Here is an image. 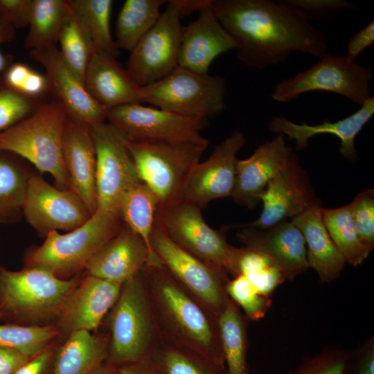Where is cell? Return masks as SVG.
<instances>
[{"instance_id": "obj_1", "label": "cell", "mask_w": 374, "mask_h": 374, "mask_svg": "<svg viewBox=\"0 0 374 374\" xmlns=\"http://www.w3.org/2000/svg\"><path fill=\"white\" fill-rule=\"evenodd\" d=\"M211 6L249 67L278 64L295 51L317 58L328 51L324 33L285 1L211 0Z\"/></svg>"}, {"instance_id": "obj_2", "label": "cell", "mask_w": 374, "mask_h": 374, "mask_svg": "<svg viewBox=\"0 0 374 374\" xmlns=\"http://www.w3.org/2000/svg\"><path fill=\"white\" fill-rule=\"evenodd\" d=\"M156 323L165 344L225 366L218 318L162 265L142 269Z\"/></svg>"}, {"instance_id": "obj_3", "label": "cell", "mask_w": 374, "mask_h": 374, "mask_svg": "<svg viewBox=\"0 0 374 374\" xmlns=\"http://www.w3.org/2000/svg\"><path fill=\"white\" fill-rule=\"evenodd\" d=\"M81 278L56 276L38 267L10 271L0 266V321L21 326L51 325Z\"/></svg>"}, {"instance_id": "obj_4", "label": "cell", "mask_w": 374, "mask_h": 374, "mask_svg": "<svg viewBox=\"0 0 374 374\" xmlns=\"http://www.w3.org/2000/svg\"><path fill=\"white\" fill-rule=\"evenodd\" d=\"M67 117L58 100L41 103L31 115L0 133V151L19 156L49 174L57 188L70 190L62 154Z\"/></svg>"}, {"instance_id": "obj_5", "label": "cell", "mask_w": 374, "mask_h": 374, "mask_svg": "<svg viewBox=\"0 0 374 374\" xmlns=\"http://www.w3.org/2000/svg\"><path fill=\"white\" fill-rule=\"evenodd\" d=\"M109 315L107 363L118 368L150 358L158 334L142 270L123 284Z\"/></svg>"}, {"instance_id": "obj_6", "label": "cell", "mask_w": 374, "mask_h": 374, "mask_svg": "<svg viewBox=\"0 0 374 374\" xmlns=\"http://www.w3.org/2000/svg\"><path fill=\"white\" fill-rule=\"evenodd\" d=\"M124 225L118 215L100 208L76 229L49 232L43 244L28 251L24 267L44 268L62 279L84 269L90 258Z\"/></svg>"}, {"instance_id": "obj_7", "label": "cell", "mask_w": 374, "mask_h": 374, "mask_svg": "<svg viewBox=\"0 0 374 374\" xmlns=\"http://www.w3.org/2000/svg\"><path fill=\"white\" fill-rule=\"evenodd\" d=\"M125 140L140 181L156 196L159 206L184 200L189 173L208 143Z\"/></svg>"}, {"instance_id": "obj_8", "label": "cell", "mask_w": 374, "mask_h": 374, "mask_svg": "<svg viewBox=\"0 0 374 374\" xmlns=\"http://www.w3.org/2000/svg\"><path fill=\"white\" fill-rule=\"evenodd\" d=\"M154 226L199 259L237 276L238 249L227 242L225 230L213 229L205 222L200 207L186 200L158 206Z\"/></svg>"}, {"instance_id": "obj_9", "label": "cell", "mask_w": 374, "mask_h": 374, "mask_svg": "<svg viewBox=\"0 0 374 374\" xmlns=\"http://www.w3.org/2000/svg\"><path fill=\"white\" fill-rule=\"evenodd\" d=\"M225 91L222 76L177 66L160 80L141 87L140 101L182 116L207 120L225 109Z\"/></svg>"}, {"instance_id": "obj_10", "label": "cell", "mask_w": 374, "mask_h": 374, "mask_svg": "<svg viewBox=\"0 0 374 374\" xmlns=\"http://www.w3.org/2000/svg\"><path fill=\"white\" fill-rule=\"evenodd\" d=\"M318 59L308 69L277 83L271 98L285 103L303 93L320 91L339 94L360 107L372 97L371 69L328 52Z\"/></svg>"}, {"instance_id": "obj_11", "label": "cell", "mask_w": 374, "mask_h": 374, "mask_svg": "<svg viewBox=\"0 0 374 374\" xmlns=\"http://www.w3.org/2000/svg\"><path fill=\"white\" fill-rule=\"evenodd\" d=\"M153 252L167 271L217 318L230 298L227 273L190 253L154 226L150 240Z\"/></svg>"}, {"instance_id": "obj_12", "label": "cell", "mask_w": 374, "mask_h": 374, "mask_svg": "<svg viewBox=\"0 0 374 374\" xmlns=\"http://www.w3.org/2000/svg\"><path fill=\"white\" fill-rule=\"evenodd\" d=\"M106 120L130 141L208 143L201 134L207 120L138 103L107 109Z\"/></svg>"}, {"instance_id": "obj_13", "label": "cell", "mask_w": 374, "mask_h": 374, "mask_svg": "<svg viewBox=\"0 0 374 374\" xmlns=\"http://www.w3.org/2000/svg\"><path fill=\"white\" fill-rule=\"evenodd\" d=\"M90 130L96 156L97 208L118 215L123 196L141 181L120 132L106 121Z\"/></svg>"}, {"instance_id": "obj_14", "label": "cell", "mask_w": 374, "mask_h": 374, "mask_svg": "<svg viewBox=\"0 0 374 374\" xmlns=\"http://www.w3.org/2000/svg\"><path fill=\"white\" fill-rule=\"evenodd\" d=\"M181 17L173 0L167 1L158 21L130 51L126 70L138 86L157 82L178 66Z\"/></svg>"}, {"instance_id": "obj_15", "label": "cell", "mask_w": 374, "mask_h": 374, "mask_svg": "<svg viewBox=\"0 0 374 374\" xmlns=\"http://www.w3.org/2000/svg\"><path fill=\"white\" fill-rule=\"evenodd\" d=\"M91 213L71 190L53 186L41 175L33 172L28 184L23 216L42 236L53 231L69 232L86 222Z\"/></svg>"}, {"instance_id": "obj_16", "label": "cell", "mask_w": 374, "mask_h": 374, "mask_svg": "<svg viewBox=\"0 0 374 374\" xmlns=\"http://www.w3.org/2000/svg\"><path fill=\"white\" fill-rule=\"evenodd\" d=\"M260 202L262 211L258 219L247 224L224 226V229L267 228L320 206L308 176L296 154L269 182Z\"/></svg>"}, {"instance_id": "obj_17", "label": "cell", "mask_w": 374, "mask_h": 374, "mask_svg": "<svg viewBox=\"0 0 374 374\" xmlns=\"http://www.w3.org/2000/svg\"><path fill=\"white\" fill-rule=\"evenodd\" d=\"M244 143V134L233 131L206 160L197 163L188 177L184 200L202 209L214 199L231 197L235 183L236 156Z\"/></svg>"}, {"instance_id": "obj_18", "label": "cell", "mask_w": 374, "mask_h": 374, "mask_svg": "<svg viewBox=\"0 0 374 374\" xmlns=\"http://www.w3.org/2000/svg\"><path fill=\"white\" fill-rule=\"evenodd\" d=\"M29 55L44 67L52 93L62 103L69 117L89 126L105 121L107 109L90 95L66 65L57 46L32 50Z\"/></svg>"}, {"instance_id": "obj_19", "label": "cell", "mask_w": 374, "mask_h": 374, "mask_svg": "<svg viewBox=\"0 0 374 374\" xmlns=\"http://www.w3.org/2000/svg\"><path fill=\"white\" fill-rule=\"evenodd\" d=\"M281 134L260 145L247 159L237 161L235 183L231 197L235 203L254 208L269 182L294 155Z\"/></svg>"}, {"instance_id": "obj_20", "label": "cell", "mask_w": 374, "mask_h": 374, "mask_svg": "<svg viewBox=\"0 0 374 374\" xmlns=\"http://www.w3.org/2000/svg\"><path fill=\"white\" fill-rule=\"evenodd\" d=\"M238 229L237 238L244 247L268 257L283 271L287 280H292L309 268L304 237L291 221L264 229Z\"/></svg>"}, {"instance_id": "obj_21", "label": "cell", "mask_w": 374, "mask_h": 374, "mask_svg": "<svg viewBox=\"0 0 374 374\" xmlns=\"http://www.w3.org/2000/svg\"><path fill=\"white\" fill-rule=\"evenodd\" d=\"M122 284L87 274L65 301L55 325L68 335L76 330L96 329L116 302Z\"/></svg>"}, {"instance_id": "obj_22", "label": "cell", "mask_w": 374, "mask_h": 374, "mask_svg": "<svg viewBox=\"0 0 374 374\" xmlns=\"http://www.w3.org/2000/svg\"><path fill=\"white\" fill-rule=\"evenodd\" d=\"M237 44L219 21L210 3L199 11L197 18L181 33L177 64L191 71L206 74L220 55L235 49Z\"/></svg>"}, {"instance_id": "obj_23", "label": "cell", "mask_w": 374, "mask_h": 374, "mask_svg": "<svg viewBox=\"0 0 374 374\" xmlns=\"http://www.w3.org/2000/svg\"><path fill=\"white\" fill-rule=\"evenodd\" d=\"M62 154L70 190L93 214L98 208L96 156L89 125L67 117L63 134Z\"/></svg>"}, {"instance_id": "obj_24", "label": "cell", "mask_w": 374, "mask_h": 374, "mask_svg": "<svg viewBox=\"0 0 374 374\" xmlns=\"http://www.w3.org/2000/svg\"><path fill=\"white\" fill-rule=\"evenodd\" d=\"M149 253L142 239L123 225L88 261L87 274L123 284L147 265Z\"/></svg>"}, {"instance_id": "obj_25", "label": "cell", "mask_w": 374, "mask_h": 374, "mask_svg": "<svg viewBox=\"0 0 374 374\" xmlns=\"http://www.w3.org/2000/svg\"><path fill=\"white\" fill-rule=\"evenodd\" d=\"M373 114L374 98L371 97L355 112L335 122L326 118L320 124L310 125L305 123H296L284 116H274L269 121V128L273 132L295 140L297 150L307 148L309 140L314 136L332 134L340 140L339 150L343 157L353 160L357 157L355 139Z\"/></svg>"}, {"instance_id": "obj_26", "label": "cell", "mask_w": 374, "mask_h": 374, "mask_svg": "<svg viewBox=\"0 0 374 374\" xmlns=\"http://www.w3.org/2000/svg\"><path fill=\"white\" fill-rule=\"evenodd\" d=\"M84 84L90 95L106 109L141 103V87L113 57L93 52Z\"/></svg>"}, {"instance_id": "obj_27", "label": "cell", "mask_w": 374, "mask_h": 374, "mask_svg": "<svg viewBox=\"0 0 374 374\" xmlns=\"http://www.w3.org/2000/svg\"><path fill=\"white\" fill-rule=\"evenodd\" d=\"M321 210L320 206L310 208L291 222L304 237L308 267L317 271L321 283H328L340 276L346 262L327 231Z\"/></svg>"}, {"instance_id": "obj_28", "label": "cell", "mask_w": 374, "mask_h": 374, "mask_svg": "<svg viewBox=\"0 0 374 374\" xmlns=\"http://www.w3.org/2000/svg\"><path fill=\"white\" fill-rule=\"evenodd\" d=\"M108 345L90 331L76 330L55 350L53 374H89L107 359Z\"/></svg>"}, {"instance_id": "obj_29", "label": "cell", "mask_w": 374, "mask_h": 374, "mask_svg": "<svg viewBox=\"0 0 374 374\" xmlns=\"http://www.w3.org/2000/svg\"><path fill=\"white\" fill-rule=\"evenodd\" d=\"M33 172L28 163L22 158L0 151V224H11L21 220Z\"/></svg>"}, {"instance_id": "obj_30", "label": "cell", "mask_w": 374, "mask_h": 374, "mask_svg": "<svg viewBox=\"0 0 374 374\" xmlns=\"http://www.w3.org/2000/svg\"><path fill=\"white\" fill-rule=\"evenodd\" d=\"M158 206L156 196L141 182L123 196L118 209V214L123 224L139 235L147 246L149 253L147 265H149L161 264L150 244Z\"/></svg>"}, {"instance_id": "obj_31", "label": "cell", "mask_w": 374, "mask_h": 374, "mask_svg": "<svg viewBox=\"0 0 374 374\" xmlns=\"http://www.w3.org/2000/svg\"><path fill=\"white\" fill-rule=\"evenodd\" d=\"M248 319L230 299L218 318L227 374H249L247 362Z\"/></svg>"}, {"instance_id": "obj_32", "label": "cell", "mask_w": 374, "mask_h": 374, "mask_svg": "<svg viewBox=\"0 0 374 374\" xmlns=\"http://www.w3.org/2000/svg\"><path fill=\"white\" fill-rule=\"evenodd\" d=\"M89 36L94 53L116 58L119 53L110 30L112 0H67Z\"/></svg>"}, {"instance_id": "obj_33", "label": "cell", "mask_w": 374, "mask_h": 374, "mask_svg": "<svg viewBox=\"0 0 374 374\" xmlns=\"http://www.w3.org/2000/svg\"><path fill=\"white\" fill-rule=\"evenodd\" d=\"M164 0H126L118 12L115 43L131 51L158 21Z\"/></svg>"}, {"instance_id": "obj_34", "label": "cell", "mask_w": 374, "mask_h": 374, "mask_svg": "<svg viewBox=\"0 0 374 374\" xmlns=\"http://www.w3.org/2000/svg\"><path fill=\"white\" fill-rule=\"evenodd\" d=\"M66 0H33L24 46L29 51L57 46Z\"/></svg>"}, {"instance_id": "obj_35", "label": "cell", "mask_w": 374, "mask_h": 374, "mask_svg": "<svg viewBox=\"0 0 374 374\" xmlns=\"http://www.w3.org/2000/svg\"><path fill=\"white\" fill-rule=\"evenodd\" d=\"M323 222L346 263L357 267L371 251L360 240L354 226L350 204L337 208H322Z\"/></svg>"}, {"instance_id": "obj_36", "label": "cell", "mask_w": 374, "mask_h": 374, "mask_svg": "<svg viewBox=\"0 0 374 374\" xmlns=\"http://www.w3.org/2000/svg\"><path fill=\"white\" fill-rule=\"evenodd\" d=\"M57 43L60 44V53L66 65L84 84L93 50L89 36L67 0Z\"/></svg>"}, {"instance_id": "obj_37", "label": "cell", "mask_w": 374, "mask_h": 374, "mask_svg": "<svg viewBox=\"0 0 374 374\" xmlns=\"http://www.w3.org/2000/svg\"><path fill=\"white\" fill-rule=\"evenodd\" d=\"M61 335L56 326L0 324V346L16 349L33 357L53 346Z\"/></svg>"}, {"instance_id": "obj_38", "label": "cell", "mask_w": 374, "mask_h": 374, "mask_svg": "<svg viewBox=\"0 0 374 374\" xmlns=\"http://www.w3.org/2000/svg\"><path fill=\"white\" fill-rule=\"evenodd\" d=\"M150 358L160 374H227L224 366L165 344H157Z\"/></svg>"}, {"instance_id": "obj_39", "label": "cell", "mask_w": 374, "mask_h": 374, "mask_svg": "<svg viewBox=\"0 0 374 374\" xmlns=\"http://www.w3.org/2000/svg\"><path fill=\"white\" fill-rule=\"evenodd\" d=\"M353 350L329 346L303 359L287 374H345Z\"/></svg>"}, {"instance_id": "obj_40", "label": "cell", "mask_w": 374, "mask_h": 374, "mask_svg": "<svg viewBox=\"0 0 374 374\" xmlns=\"http://www.w3.org/2000/svg\"><path fill=\"white\" fill-rule=\"evenodd\" d=\"M226 291L229 297L242 308L248 321L262 319L272 305L271 298L260 295L242 275L229 280Z\"/></svg>"}, {"instance_id": "obj_41", "label": "cell", "mask_w": 374, "mask_h": 374, "mask_svg": "<svg viewBox=\"0 0 374 374\" xmlns=\"http://www.w3.org/2000/svg\"><path fill=\"white\" fill-rule=\"evenodd\" d=\"M39 100L33 99L0 84V133L31 115Z\"/></svg>"}, {"instance_id": "obj_42", "label": "cell", "mask_w": 374, "mask_h": 374, "mask_svg": "<svg viewBox=\"0 0 374 374\" xmlns=\"http://www.w3.org/2000/svg\"><path fill=\"white\" fill-rule=\"evenodd\" d=\"M355 230L363 244L371 251L374 247V190L359 193L349 204Z\"/></svg>"}, {"instance_id": "obj_43", "label": "cell", "mask_w": 374, "mask_h": 374, "mask_svg": "<svg viewBox=\"0 0 374 374\" xmlns=\"http://www.w3.org/2000/svg\"><path fill=\"white\" fill-rule=\"evenodd\" d=\"M290 5L301 11L310 20V18L322 19L333 17L341 10L351 9L355 6L341 0H288Z\"/></svg>"}, {"instance_id": "obj_44", "label": "cell", "mask_w": 374, "mask_h": 374, "mask_svg": "<svg viewBox=\"0 0 374 374\" xmlns=\"http://www.w3.org/2000/svg\"><path fill=\"white\" fill-rule=\"evenodd\" d=\"M245 278L260 295L268 298H271L277 287L287 280L283 271L274 263Z\"/></svg>"}, {"instance_id": "obj_45", "label": "cell", "mask_w": 374, "mask_h": 374, "mask_svg": "<svg viewBox=\"0 0 374 374\" xmlns=\"http://www.w3.org/2000/svg\"><path fill=\"white\" fill-rule=\"evenodd\" d=\"M33 0H0V15L15 28L28 27Z\"/></svg>"}, {"instance_id": "obj_46", "label": "cell", "mask_w": 374, "mask_h": 374, "mask_svg": "<svg viewBox=\"0 0 374 374\" xmlns=\"http://www.w3.org/2000/svg\"><path fill=\"white\" fill-rule=\"evenodd\" d=\"M345 374H374V337L353 350Z\"/></svg>"}, {"instance_id": "obj_47", "label": "cell", "mask_w": 374, "mask_h": 374, "mask_svg": "<svg viewBox=\"0 0 374 374\" xmlns=\"http://www.w3.org/2000/svg\"><path fill=\"white\" fill-rule=\"evenodd\" d=\"M55 348L51 346L31 357L13 374H53Z\"/></svg>"}, {"instance_id": "obj_48", "label": "cell", "mask_w": 374, "mask_h": 374, "mask_svg": "<svg viewBox=\"0 0 374 374\" xmlns=\"http://www.w3.org/2000/svg\"><path fill=\"white\" fill-rule=\"evenodd\" d=\"M374 42V22L371 21L366 26L357 31L350 39L346 58L351 62H356L359 55Z\"/></svg>"}, {"instance_id": "obj_49", "label": "cell", "mask_w": 374, "mask_h": 374, "mask_svg": "<svg viewBox=\"0 0 374 374\" xmlns=\"http://www.w3.org/2000/svg\"><path fill=\"white\" fill-rule=\"evenodd\" d=\"M49 92H52V89L46 74L32 69L19 93L28 98L39 100Z\"/></svg>"}, {"instance_id": "obj_50", "label": "cell", "mask_w": 374, "mask_h": 374, "mask_svg": "<svg viewBox=\"0 0 374 374\" xmlns=\"http://www.w3.org/2000/svg\"><path fill=\"white\" fill-rule=\"evenodd\" d=\"M30 358L16 349L0 346V374H13Z\"/></svg>"}, {"instance_id": "obj_51", "label": "cell", "mask_w": 374, "mask_h": 374, "mask_svg": "<svg viewBox=\"0 0 374 374\" xmlns=\"http://www.w3.org/2000/svg\"><path fill=\"white\" fill-rule=\"evenodd\" d=\"M32 68L24 63H15L5 71L3 82L9 88L19 92Z\"/></svg>"}, {"instance_id": "obj_52", "label": "cell", "mask_w": 374, "mask_h": 374, "mask_svg": "<svg viewBox=\"0 0 374 374\" xmlns=\"http://www.w3.org/2000/svg\"><path fill=\"white\" fill-rule=\"evenodd\" d=\"M15 35V28L0 15V73L10 66L8 58L1 51L3 44L11 40Z\"/></svg>"}, {"instance_id": "obj_53", "label": "cell", "mask_w": 374, "mask_h": 374, "mask_svg": "<svg viewBox=\"0 0 374 374\" xmlns=\"http://www.w3.org/2000/svg\"><path fill=\"white\" fill-rule=\"evenodd\" d=\"M119 374H160L150 358L118 368Z\"/></svg>"}, {"instance_id": "obj_54", "label": "cell", "mask_w": 374, "mask_h": 374, "mask_svg": "<svg viewBox=\"0 0 374 374\" xmlns=\"http://www.w3.org/2000/svg\"><path fill=\"white\" fill-rule=\"evenodd\" d=\"M182 16L199 11L206 6L211 0H173Z\"/></svg>"}, {"instance_id": "obj_55", "label": "cell", "mask_w": 374, "mask_h": 374, "mask_svg": "<svg viewBox=\"0 0 374 374\" xmlns=\"http://www.w3.org/2000/svg\"><path fill=\"white\" fill-rule=\"evenodd\" d=\"M89 374H119L118 368L109 364H103Z\"/></svg>"}]
</instances>
